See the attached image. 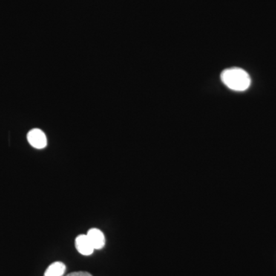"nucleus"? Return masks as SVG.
Wrapping results in <instances>:
<instances>
[{
    "instance_id": "obj_1",
    "label": "nucleus",
    "mask_w": 276,
    "mask_h": 276,
    "mask_svg": "<svg viewBox=\"0 0 276 276\" xmlns=\"http://www.w3.org/2000/svg\"><path fill=\"white\" fill-rule=\"evenodd\" d=\"M221 79L228 88L237 91L246 90L251 84V78L248 74L239 67H232L223 71Z\"/></svg>"
},
{
    "instance_id": "obj_2",
    "label": "nucleus",
    "mask_w": 276,
    "mask_h": 276,
    "mask_svg": "<svg viewBox=\"0 0 276 276\" xmlns=\"http://www.w3.org/2000/svg\"><path fill=\"white\" fill-rule=\"evenodd\" d=\"M28 141L36 149L44 148L47 145V138L42 130L40 129H32L28 133Z\"/></svg>"
},
{
    "instance_id": "obj_3",
    "label": "nucleus",
    "mask_w": 276,
    "mask_h": 276,
    "mask_svg": "<svg viewBox=\"0 0 276 276\" xmlns=\"http://www.w3.org/2000/svg\"><path fill=\"white\" fill-rule=\"evenodd\" d=\"M75 247L78 252L83 256H90L95 250L87 235H80L76 238Z\"/></svg>"
},
{
    "instance_id": "obj_4",
    "label": "nucleus",
    "mask_w": 276,
    "mask_h": 276,
    "mask_svg": "<svg viewBox=\"0 0 276 276\" xmlns=\"http://www.w3.org/2000/svg\"><path fill=\"white\" fill-rule=\"evenodd\" d=\"M86 235L91 242L95 249H101L105 245V237H104V233L98 228H90Z\"/></svg>"
},
{
    "instance_id": "obj_5",
    "label": "nucleus",
    "mask_w": 276,
    "mask_h": 276,
    "mask_svg": "<svg viewBox=\"0 0 276 276\" xmlns=\"http://www.w3.org/2000/svg\"><path fill=\"white\" fill-rule=\"evenodd\" d=\"M65 270L66 266L64 263L61 262H55L48 267L44 276H62Z\"/></svg>"
},
{
    "instance_id": "obj_6",
    "label": "nucleus",
    "mask_w": 276,
    "mask_h": 276,
    "mask_svg": "<svg viewBox=\"0 0 276 276\" xmlns=\"http://www.w3.org/2000/svg\"><path fill=\"white\" fill-rule=\"evenodd\" d=\"M67 276H92L90 273L86 271H75V272L70 273Z\"/></svg>"
}]
</instances>
